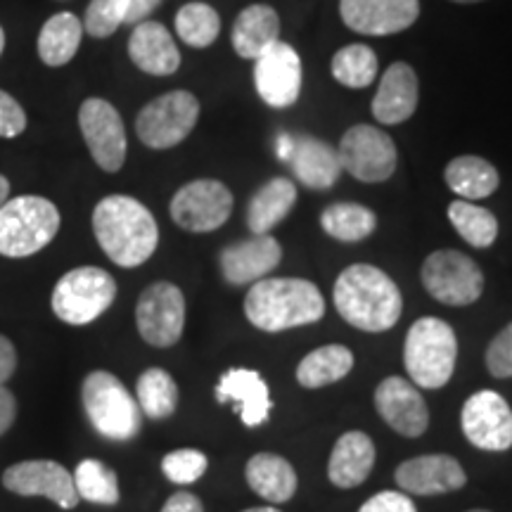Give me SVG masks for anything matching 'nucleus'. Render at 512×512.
Segmentation results:
<instances>
[{"label": "nucleus", "mask_w": 512, "mask_h": 512, "mask_svg": "<svg viewBox=\"0 0 512 512\" xmlns=\"http://www.w3.org/2000/svg\"><path fill=\"white\" fill-rule=\"evenodd\" d=\"M140 337L150 347H174L185 328V297L174 283H152L140 294L136 306Z\"/></svg>", "instance_id": "nucleus-12"}, {"label": "nucleus", "mask_w": 512, "mask_h": 512, "mask_svg": "<svg viewBox=\"0 0 512 512\" xmlns=\"http://www.w3.org/2000/svg\"><path fill=\"white\" fill-rule=\"evenodd\" d=\"M448 221L453 223L456 233L467 245L486 249L498 238V219L489 209L477 207L467 200H456L448 204Z\"/></svg>", "instance_id": "nucleus-34"}, {"label": "nucleus", "mask_w": 512, "mask_h": 512, "mask_svg": "<svg viewBox=\"0 0 512 512\" xmlns=\"http://www.w3.org/2000/svg\"><path fill=\"white\" fill-rule=\"evenodd\" d=\"M280 41V17L271 5L254 3L245 8L235 19L230 43L235 53L245 60H256L264 50Z\"/></svg>", "instance_id": "nucleus-26"}, {"label": "nucleus", "mask_w": 512, "mask_h": 512, "mask_svg": "<svg viewBox=\"0 0 512 512\" xmlns=\"http://www.w3.org/2000/svg\"><path fill=\"white\" fill-rule=\"evenodd\" d=\"M138 406L147 418L164 420L176 413L178 406V384L162 368H150L136 382Z\"/></svg>", "instance_id": "nucleus-33"}, {"label": "nucleus", "mask_w": 512, "mask_h": 512, "mask_svg": "<svg viewBox=\"0 0 512 512\" xmlns=\"http://www.w3.org/2000/svg\"><path fill=\"white\" fill-rule=\"evenodd\" d=\"M24 128H27V112L10 93L0 91V138H17Z\"/></svg>", "instance_id": "nucleus-41"}, {"label": "nucleus", "mask_w": 512, "mask_h": 512, "mask_svg": "<svg viewBox=\"0 0 512 512\" xmlns=\"http://www.w3.org/2000/svg\"><path fill=\"white\" fill-rule=\"evenodd\" d=\"M117 299V280L105 268L81 266L64 273L53 290V313L67 325L98 320Z\"/></svg>", "instance_id": "nucleus-7"}, {"label": "nucleus", "mask_w": 512, "mask_h": 512, "mask_svg": "<svg viewBox=\"0 0 512 512\" xmlns=\"http://www.w3.org/2000/svg\"><path fill=\"white\" fill-rule=\"evenodd\" d=\"M375 444L366 432H347L337 439L330 453L328 477L339 489H354L373 472Z\"/></svg>", "instance_id": "nucleus-25"}, {"label": "nucleus", "mask_w": 512, "mask_h": 512, "mask_svg": "<svg viewBox=\"0 0 512 512\" xmlns=\"http://www.w3.org/2000/svg\"><path fill=\"white\" fill-rule=\"evenodd\" d=\"M3 50H5V31L0 27V55H3Z\"/></svg>", "instance_id": "nucleus-50"}, {"label": "nucleus", "mask_w": 512, "mask_h": 512, "mask_svg": "<svg viewBox=\"0 0 512 512\" xmlns=\"http://www.w3.org/2000/svg\"><path fill=\"white\" fill-rule=\"evenodd\" d=\"M467 512H491V510H467Z\"/></svg>", "instance_id": "nucleus-52"}, {"label": "nucleus", "mask_w": 512, "mask_h": 512, "mask_svg": "<svg viewBox=\"0 0 512 512\" xmlns=\"http://www.w3.org/2000/svg\"><path fill=\"white\" fill-rule=\"evenodd\" d=\"M394 479L403 494L437 496L463 489L467 475L456 458L446 456V453H432V456L411 458L401 463L396 467Z\"/></svg>", "instance_id": "nucleus-20"}, {"label": "nucleus", "mask_w": 512, "mask_h": 512, "mask_svg": "<svg viewBox=\"0 0 512 512\" xmlns=\"http://www.w3.org/2000/svg\"><path fill=\"white\" fill-rule=\"evenodd\" d=\"M15 418H17V399L10 389H5L3 384V387H0V437L10 430Z\"/></svg>", "instance_id": "nucleus-46"}, {"label": "nucleus", "mask_w": 512, "mask_h": 512, "mask_svg": "<svg viewBox=\"0 0 512 512\" xmlns=\"http://www.w3.org/2000/svg\"><path fill=\"white\" fill-rule=\"evenodd\" d=\"M460 425L467 441L482 451H508L512 446V411L498 392L484 389L465 401Z\"/></svg>", "instance_id": "nucleus-15"}, {"label": "nucleus", "mask_w": 512, "mask_h": 512, "mask_svg": "<svg viewBox=\"0 0 512 512\" xmlns=\"http://www.w3.org/2000/svg\"><path fill=\"white\" fill-rule=\"evenodd\" d=\"M297 202V188L290 178H271L254 192L247 207V226L252 235H268L290 214Z\"/></svg>", "instance_id": "nucleus-28"}, {"label": "nucleus", "mask_w": 512, "mask_h": 512, "mask_svg": "<svg viewBox=\"0 0 512 512\" xmlns=\"http://www.w3.org/2000/svg\"><path fill=\"white\" fill-rule=\"evenodd\" d=\"M342 22L363 36H392L413 27L420 0H339Z\"/></svg>", "instance_id": "nucleus-17"}, {"label": "nucleus", "mask_w": 512, "mask_h": 512, "mask_svg": "<svg viewBox=\"0 0 512 512\" xmlns=\"http://www.w3.org/2000/svg\"><path fill=\"white\" fill-rule=\"evenodd\" d=\"M15 368H17L15 344H12L8 337L0 335V387L15 375Z\"/></svg>", "instance_id": "nucleus-43"}, {"label": "nucleus", "mask_w": 512, "mask_h": 512, "mask_svg": "<svg viewBox=\"0 0 512 512\" xmlns=\"http://www.w3.org/2000/svg\"><path fill=\"white\" fill-rule=\"evenodd\" d=\"M207 467V456L202 451H195V448H178V451L166 453L162 460V472L166 479L181 486L195 484L197 479H202Z\"/></svg>", "instance_id": "nucleus-38"}, {"label": "nucleus", "mask_w": 512, "mask_h": 512, "mask_svg": "<svg viewBox=\"0 0 512 512\" xmlns=\"http://www.w3.org/2000/svg\"><path fill=\"white\" fill-rule=\"evenodd\" d=\"M8 197H10V181L5 176H0V207L8 202Z\"/></svg>", "instance_id": "nucleus-48"}, {"label": "nucleus", "mask_w": 512, "mask_h": 512, "mask_svg": "<svg viewBox=\"0 0 512 512\" xmlns=\"http://www.w3.org/2000/svg\"><path fill=\"white\" fill-rule=\"evenodd\" d=\"M332 299L339 316L363 332L392 330L403 311L399 287L387 273L370 264L344 268Z\"/></svg>", "instance_id": "nucleus-2"}, {"label": "nucleus", "mask_w": 512, "mask_h": 512, "mask_svg": "<svg viewBox=\"0 0 512 512\" xmlns=\"http://www.w3.org/2000/svg\"><path fill=\"white\" fill-rule=\"evenodd\" d=\"M453 3H482V0H453Z\"/></svg>", "instance_id": "nucleus-51"}, {"label": "nucleus", "mask_w": 512, "mask_h": 512, "mask_svg": "<svg viewBox=\"0 0 512 512\" xmlns=\"http://www.w3.org/2000/svg\"><path fill=\"white\" fill-rule=\"evenodd\" d=\"M418 95L420 83L415 69L406 62H394L380 79L373 98V117L384 126L403 124L418 110Z\"/></svg>", "instance_id": "nucleus-21"}, {"label": "nucleus", "mask_w": 512, "mask_h": 512, "mask_svg": "<svg viewBox=\"0 0 512 512\" xmlns=\"http://www.w3.org/2000/svg\"><path fill=\"white\" fill-rule=\"evenodd\" d=\"M176 34L190 48H209L221 34V17L207 3H188L176 15Z\"/></svg>", "instance_id": "nucleus-37"}, {"label": "nucleus", "mask_w": 512, "mask_h": 512, "mask_svg": "<svg viewBox=\"0 0 512 512\" xmlns=\"http://www.w3.org/2000/svg\"><path fill=\"white\" fill-rule=\"evenodd\" d=\"M242 512H280V510H275L273 505H264V508H249V510H242Z\"/></svg>", "instance_id": "nucleus-49"}, {"label": "nucleus", "mask_w": 512, "mask_h": 512, "mask_svg": "<svg viewBox=\"0 0 512 512\" xmlns=\"http://www.w3.org/2000/svg\"><path fill=\"white\" fill-rule=\"evenodd\" d=\"M354 368V354L344 344H328L311 351L297 366V382L306 389H320L347 377Z\"/></svg>", "instance_id": "nucleus-31"}, {"label": "nucleus", "mask_w": 512, "mask_h": 512, "mask_svg": "<svg viewBox=\"0 0 512 512\" xmlns=\"http://www.w3.org/2000/svg\"><path fill=\"white\" fill-rule=\"evenodd\" d=\"M79 126L93 162L107 174H117L126 162V128L117 107L102 98L83 100Z\"/></svg>", "instance_id": "nucleus-13"}, {"label": "nucleus", "mask_w": 512, "mask_h": 512, "mask_svg": "<svg viewBox=\"0 0 512 512\" xmlns=\"http://www.w3.org/2000/svg\"><path fill=\"white\" fill-rule=\"evenodd\" d=\"M230 214H233V192L211 178L185 183L171 200V219L188 233L219 230Z\"/></svg>", "instance_id": "nucleus-11"}, {"label": "nucleus", "mask_w": 512, "mask_h": 512, "mask_svg": "<svg viewBox=\"0 0 512 512\" xmlns=\"http://www.w3.org/2000/svg\"><path fill=\"white\" fill-rule=\"evenodd\" d=\"M444 178L448 188L456 192L460 200L467 202L491 197L498 190V185H501V176H498L496 166L477 155H463L453 159L446 166Z\"/></svg>", "instance_id": "nucleus-29"}, {"label": "nucleus", "mask_w": 512, "mask_h": 512, "mask_svg": "<svg viewBox=\"0 0 512 512\" xmlns=\"http://www.w3.org/2000/svg\"><path fill=\"white\" fill-rule=\"evenodd\" d=\"M81 401L93 430L105 439L128 441L140 432L143 411L119 377L112 373L95 370L88 375L81 387Z\"/></svg>", "instance_id": "nucleus-6"}, {"label": "nucleus", "mask_w": 512, "mask_h": 512, "mask_svg": "<svg viewBox=\"0 0 512 512\" xmlns=\"http://www.w3.org/2000/svg\"><path fill=\"white\" fill-rule=\"evenodd\" d=\"M283 259L280 242L268 235H252V238L228 245L219 254L223 280L228 285H254L264 280Z\"/></svg>", "instance_id": "nucleus-19"}, {"label": "nucleus", "mask_w": 512, "mask_h": 512, "mask_svg": "<svg viewBox=\"0 0 512 512\" xmlns=\"http://www.w3.org/2000/svg\"><path fill=\"white\" fill-rule=\"evenodd\" d=\"M76 494L83 501L95 505H117L119 503V482L117 472L95 458H86L76 465L74 472Z\"/></svg>", "instance_id": "nucleus-36"}, {"label": "nucleus", "mask_w": 512, "mask_h": 512, "mask_svg": "<svg viewBox=\"0 0 512 512\" xmlns=\"http://www.w3.org/2000/svg\"><path fill=\"white\" fill-rule=\"evenodd\" d=\"M330 69L337 83L358 91V88H368L377 79V55L363 43H351L337 50Z\"/></svg>", "instance_id": "nucleus-35"}, {"label": "nucleus", "mask_w": 512, "mask_h": 512, "mask_svg": "<svg viewBox=\"0 0 512 512\" xmlns=\"http://www.w3.org/2000/svg\"><path fill=\"white\" fill-rule=\"evenodd\" d=\"M249 489L268 503H287L297 491V472L283 456L256 453L245 467Z\"/></svg>", "instance_id": "nucleus-27"}, {"label": "nucleus", "mask_w": 512, "mask_h": 512, "mask_svg": "<svg viewBox=\"0 0 512 512\" xmlns=\"http://www.w3.org/2000/svg\"><path fill=\"white\" fill-rule=\"evenodd\" d=\"M292 150H294V136H290V133H280V136L275 138V155H278V159H283V162H290Z\"/></svg>", "instance_id": "nucleus-47"}, {"label": "nucleus", "mask_w": 512, "mask_h": 512, "mask_svg": "<svg viewBox=\"0 0 512 512\" xmlns=\"http://www.w3.org/2000/svg\"><path fill=\"white\" fill-rule=\"evenodd\" d=\"M83 22L74 12H57L43 24L38 34V57L48 67H62L72 62L81 46Z\"/></svg>", "instance_id": "nucleus-30"}, {"label": "nucleus", "mask_w": 512, "mask_h": 512, "mask_svg": "<svg viewBox=\"0 0 512 512\" xmlns=\"http://www.w3.org/2000/svg\"><path fill=\"white\" fill-rule=\"evenodd\" d=\"M162 3H164V0H128V10H126L124 24H131V27H136V24L145 22V19L150 17L152 12H155Z\"/></svg>", "instance_id": "nucleus-44"}, {"label": "nucleus", "mask_w": 512, "mask_h": 512, "mask_svg": "<svg viewBox=\"0 0 512 512\" xmlns=\"http://www.w3.org/2000/svg\"><path fill=\"white\" fill-rule=\"evenodd\" d=\"M375 408L380 418L403 437H422L430 427V411L413 382L387 377L375 389Z\"/></svg>", "instance_id": "nucleus-18"}, {"label": "nucleus", "mask_w": 512, "mask_h": 512, "mask_svg": "<svg viewBox=\"0 0 512 512\" xmlns=\"http://www.w3.org/2000/svg\"><path fill=\"white\" fill-rule=\"evenodd\" d=\"M456 358L458 339L446 320L434 316L415 320L403 347V363L415 387H444L456 370Z\"/></svg>", "instance_id": "nucleus-4"}, {"label": "nucleus", "mask_w": 512, "mask_h": 512, "mask_svg": "<svg viewBox=\"0 0 512 512\" xmlns=\"http://www.w3.org/2000/svg\"><path fill=\"white\" fill-rule=\"evenodd\" d=\"M3 486L17 496L50 498L64 510L79 505L74 475L55 460H24L5 470Z\"/></svg>", "instance_id": "nucleus-16"}, {"label": "nucleus", "mask_w": 512, "mask_h": 512, "mask_svg": "<svg viewBox=\"0 0 512 512\" xmlns=\"http://www.w3.org/2000/svg\"><path fill=\"white\" fill-rule=\"evenodd\" d=\"M162 512H204V505L195 494H188V491H178L164 503Z\"/></svg>", "instance_id": "nucleus-45"}, {"label": "nucleus", "mask_w": 512, "mask_h": 512, "mask_svg": "<svg viewBox=\"0 0 512 512\" xmlns=\"http://www.w3.org/2000/svg\"><path fill=\"white\" fill-rule=\"evenodd\" d=\"M93 233L114 264L136 268L155 254L159 228L152 211L128 195H110L93 211Z\"/></svg>", "instance_id": "nucleus-1"}, {"label": "nucleus", "mask_w": 512, "mask_h": 512, "mask_svg": "<svg viewBox=\"0 0 512 512\" xmlns=\"http://www.w3.org/2000/svg\"><path fill=\"white\" fill-rule=\"evenodd\" d=\"M320 226L332 240L361 242L375 233L377 216L363 204L337 202L320 214Z\"/></svg>", "instance_id": "nucleus-32"}, {"label": "nucleus", "mask_w": 512, "mask_h": 512, "mask_svg": "<svg viewBox=\"0 0 512 512\" xmlns=\"http://www.w3.org/2000/svg\"><path fill=\"white\" fill-rule=\"evenodd\" d=\"M216 401L233 403L245 427H261L271 413V392L256 370L233 368L216 384Z\"/></svg>", "instance_id": "nucleus-22"}, {"label": "nucleus", "mask_w": 512, "mask_h": 512, "mask_svg": "<svg viewBox=\"0 0 512 512\" xmlns=\"http://www.w3.org/2000/svg\"><path fill=\"white\" fill-rule=\"evenodd\" d=\"M323 313V294L311 280L302 278H264L249 287L245 297L247 320L264 332L318 323Z\"/></svg>", "instance_id": "nucleus-3"}, {"label": "nucleus", "mask_w": 512, "mask_h": 512, "mask_svg": "<svg viewBox=\"0 0 512 512\" xmlns=\"http://www.w3.org/2000/svg\"><path fill=\"white\" fill-rule=\"evenodd\" d=\"M486 368L498 380H508L512 377V323L498 332L491 339L489 349H486Z\"/></svg>", "instance_id": "nucleus-40"}, {"label": "nucleus", "mask_w": 512, "mask_h": 512, "mask_svg": "<svg viewBox=\"0 0 512 512\" xmlns=\"http://www.w3.org/2000/svg\"><path fill=\"white\" fill-rule=\"evenodd\" d=\"M128 0H91L83 17V29L93 38H107L117 31L126 19Z\"/></svg>", "instance_id": "nucleus-39"}, {"label": "nucleus", "mask_w": 512, "mask_h": 512, "mask_svg": "<svg viewBox=\"0 0 512 512\" xmlns=\"http://www.w3.org/2000/svg\"><path fill=\"white\" fill-rule=\"evenodd\" d=\"M128 57L140 72L152 76L176 74L181 67V50H178L174 36L159 22H140L133 27L128 38Z\"/></svg>", "instance_id": "nucleus-23"}, {"label": "nucleus", "mask_w": 512, "mask_h": 512, "mask_svg": "<svg viewBox=\"0 0 512 512\" xmlns=\"http://www.w3.org/2000/svg\"><path fill=\"white\" fill-rule=\"evenodd\" d=\"M290 166L299 183L311 190H328L342 176V164H339L337 147L325 143V140L313 136H294V150L290 157Z\"/></svg>", "instance_id": "nucleus-24"}, {"label": "nucleus", "mask_w": 512, "mask_h": 512, "mask_svg": "<svg viewBox=\"0 0 512 512\" xmlns=\"http://www.w3.org/2000/svg\"><path fill=\"white\" fill-rule=\"evenodd\" d=\"M422 285L446 306H470L484 292V273L475 259L456 249H439L425 259Z\"/></svg>", "instance_id": "nucleus-9"}, {"label": "nucleus", "mask_w": 512, "mask_h": 512, "mask_svg": "<svg viewBox=\"0 0 512 512\" xmlns=\"http://www.w3.org/2000/svg\"><path fill=\"white\" fill-rule=\"evenodd\" d=\"M339 164L363 183H384L394 176L399 152L389 133L370 124H356L344 133L337 147Z\"/></svg>", "instance_id": "nucleus-10"}, {"label": "nucleus", "mask_w": 512, "mask_h": 512, "mask_svg": "<svg viewBox=\"0 0 512 512\" xmlns=\"http://www.w3.org/2000/svg\"><path fill=\"white\" fill-rule=\"evenodd\" d=\"M200 119V100L190 91H171L155 98L140 110L136 133L150 150H171L195 131Z\"/></svg>", "instance_id": "nucleus-8"}, {"label": "nucleus", "mask_w": 512, "mask_h": 512, "mask_svg": "<svg viewBox=\"0 0 512 512\" xmlns=\"http://www.w3.org/2000/svg\"><path fill=\"white\" fill-rule=\"evenodd\" d=\"M302 60L290 43H273L254 60V86L268 107L285 110L302 93Z\"/></svg>", "instance_id": "nucleus-14"}, {"label": "nucleus", "mask_w": 512, "mask_h": 512, "mask_svg": "<svg viewBox=\"0 0 512 512\" xmlns=\"http://www.w3.org/2000/svg\"><path fill=\"white\" fill-rule=\"evenodd\" d=\"M358 512H418L411 496L403 491H380L373 498H368Z\"/></svg>", "instance_id": "nucleus-42"}, {"label": "nucleus", "mask_w": 512, "mask_h": 512, "mask_svg": "<svg viewBox=\"0 0 512 512\" xmlns=\"http://www.w3.org/2000/svg\"><path fill=\"white\" fill-rule=\"evenodd\" d=\"M60 230V211L46 197L22 195L0 207V254L24 259L41 252Z\"/></svg>", "instance_id": "nucleus-5"}]
</instances>
